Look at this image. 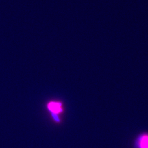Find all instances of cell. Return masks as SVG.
<instances>
[{"label":"cell","instance_id":"6da1fadb","mask_svg":"<svg viewBox=\"0 0 148 148\" xmlns=\"http://www.w3.org/2000/svg\"><path fill=\"white\" fill-rule=\"evenodd\" d=\"M46 107L50 112L53 121L57 123H60L61 116L64 112L63 104L59 101H50L47 103Z\"/></svg>","mask_w":148,"mask_h":148},{"label":"cell","instance_id":"7a4b0ae2","mask_svg":"<svg viewBox=\"0 0 148 148\" xmlns=\"http://www.w3.org/2000/svg\"><path fill=\"white\" fill-rule=\"evenodd\" d=\"M133 148H148V132L138 133L133 140Z\"/></svg>","mask_w":148,"mask_h":148}]
</instances>
